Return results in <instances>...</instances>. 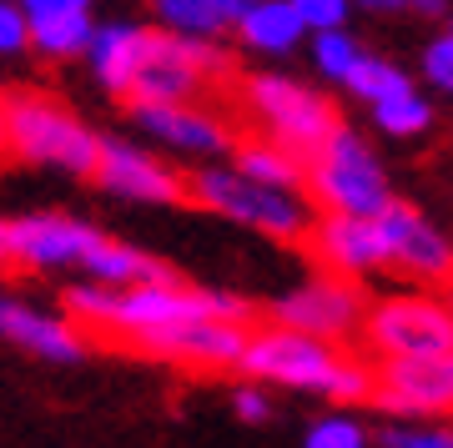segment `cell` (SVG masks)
Instances as JSON below:
<instances>
[{
	"label": "cell",
	"instance_id": "1",
	"mask_svg": "<svg viewBox=\"0 0 453 448\" xmlns=\"http://www.w3.org/2000/svg\"><path fill=\"white\" fill-rule=\"evenodd\" d=\"M237 373H242L247 383H262V388L323 393L333 403H372V368L363 358H348L333 343H318V337L277 328V322L247 333Z\"/></svg>",
	"mask_w": 453,
	"mask_h": 448
},
{
	"label": "cell",
	"instance_id": "2",
	"mask_svg": "<svg viewBox=\"0 0 453 448\" xmlns=\"http://www.w3.org/2000/svg\"><path fill=\"white\" fill-rule=\"evenodd\" d=\"M5 112V157L46 166L61 176H91L96 172V151H101V131L76 116L71 106H61L56 97H11L0 101Z\"/></svg>",
	"mask_w": 453,
	"mask_h": 448
},
{
	"label": "cell",
	"instance_id": "3",
	"mask_svg": "<svg viewBox=\"0 0 453 448\" xmlns=\"http://www.w3.org/2000/svg\"><path fill=\"white\" fill-rule=\"evenodd\" d=\"M187 202H196L211 217H226V222L247 227V232H262L273 242H303L312 227L308 192L262 187V182L242 176L237 166H222V161H207V166H196L187 176Z\"/></svg>",
	"mask_w": 453,
	"mask_h": 448
},
{
	"label": "cell",
	"instance_id": "4",
	"mask_svg": "<svg viewBox=\"0 0 453 448\" xmlns=\"http://www.w3.org/2000/svg\"><path fill=\"white\" fill-rule=\"evenodd\" d=\"M303 192H312V207L333 212V217H378L393 202L388 172L353 127H338L318 151L308 157Z\"/></svg>",
	"mask_w": 453,
	"mask_h": 448
},
{
	"label": "cell",
	"instance_id": "5",
	"mask_svg": "<svg viewBox=\"0 0 453 448\" xmlns=\"http://www.w3.org/2000/svg\"><path fill=\"white\" fill-rule=\"evenodd\" d=\"M192 318L247 322L252 318V303L237 297V292H222V288H192L181 277L136 282V288H116L106 337H127L131 348H136L142 337L162 333V328H177V322H192Z\"/></svg>",
	"mask_w": 453,
	"mask_h": 448
},
{
	"label": "cell",
	"instance_id": "6",
	"mask_svg": "<svg viewBox=\"0 0 453 448\" xmlns=\"http://www.w3.org/2000/svg\"><path fill=\"white\" fill-rule=\"evenodd\" d=\"M242 101H247V112L257 116V127L267 131V142L288 146L292 157H303V161L342 127L338 112H333V101H327L323 91H312V86L282 76V71H257V76H247Z\"/></svg>",
	"mask_w": 453,
	"mask_h": 448
},
{
	"label": "cell",
	"instance_id": "7",
	"mask_svg": "<svg viewBox=\"0 0 453 448\" xmlns=\"http://www.w3.org/2000/svg\"><path fill=\"white\" fill-rule=\"evenodd\" d=\"M363 343L378 352V363L388 358H443L453 352V307L423 292H398L378 297L363 313Z\"/></svg>",
	"mask_w": 453,
	"mask_h": 448
},
{
	"label": "cell",
	"instance_id": "8",
	"mask_svg": "<svg viewBox=\"0 0 453 448\" xmlns=\"http://www.w3.org/2000/svg\"><path fill=\"white\" fill-rule=\"evenodd\" d=\"M226 50L217 41H187V35H166L151 31L146 61L131 81L127 101L136 106H166V101H196V91L207 81L226 76Z\"/></svg>",
	"mask_w": 453,
	"mask_h": 448
},
{
	"label": "cell",
	"instance_id": "9",
	"mask_svg": "<svg viewBox=\"0 0 453 448\" xmlns=\"http://www.w3.org/2000/svg\"><path fill=\"white\" fill-rule=\"evenodd\" d=\"M267 313H273L277 328H292V333H308V337H318V343L342 348V343H353V337L363 333L368 297H363V288L348 282V277L318 273V277H308V282L288 288L282 297H273Z\"/></svg>",
	"mask_w": 453,
	"mask_h": 448
},
{
	"label": "cell",
	"instance_id": "10",
	"mask_svg": "<svg viewBox=\"0 0 453 448\" xmlns=\"http://www.w3.org/2000/svg\"><path fill=\"white\" fill-rule=\"evenodd\" d=\"M106 197L116 202H136V207H177L187 202V176L151 146L127 142V136H101L96 172H91Z\"/></svg>",
	"mask_w": 453,
	"mask_h": 448
},
{
	"label": "cell",
	"instance_id": "11",
	"mask_svg": "<svg viewBox=\"0 0 453 448\" xmlns=\"http://www.w3.org/2000/svg\"><path fill=\"white\" fill-rule=\"evenodd\" d=\"M372 403L383 413L418 423L453 413V352L443 358H388L372 368Z\"/></svg>",
	"mask_w": 453,
	"mask_h": 448
},
{
	"label": "cell",
	"instance_id": "12",
	"mask_svg": "<svg viewBox=\"0 0 453 448\" xmlns=\"http://www.w3.org/2000/svg\"><path fill=\"white\" fill-rule=\"evenodd\" d=\"M378 232H383V247H388V267L408 273L413 282H453V242L438 222H428L413 202H398L393 197L388 207L378 212Z\"/></svg>",
	"mask_w": 453,
	"mask_h": 448
},
{
	"label": "cell",
	"instance_id": "13",
	"mask_svg": "<svg viewBox=\"0 0 453 448\" xmlns=\"http://www.w3.org/2000/svg\"><path fill=\"white\" fill-rule=\"evenodd\" d=\"M5 232H11V262L26 273H81V257L101 237V227L65 212H31L5 222Z\"/></svg>",
	"mask_w": 453,
	"mask_h": 448
},
{
	"label": "cell",
	"instance_id": "14",
	"mask_svg": "<svg viewBox=\"0 0 453 448\" xmlns=\"http://www.w3.org/2000/svg\"><path fill=\"white\" fill-rule=\"evenodd\" d=\"M131 121L146 142H157L162 151H177L187 161H217L222 151H232V127L217 112L196 106V101H166V106H136L131 101Z\"/></svg>",
	"mask_w": 453,
	"mask_h": 448
},
{
	"label": "cell",
	"instance_id": "15",
	"mask_svg": "<svg viewBox=\"0 0 453 448\" xmlns=\"http://www.w3.org/2000/svg\"><path fill=\"white\" fill-rule=\"evenodd\" d=\"M247 322H222V318H192L177 322V328H162V333L142 337L136 348L146 358H162V363H177V368H196V373H222L237 368V358L247 348Z\"/></svg>",
	"mask_w": 453,
	"mask_h": 448
},
{
	"label": "cell",
	"instance_id": "16",
	"mask_svg": "<svg viewBox=\"0 0 453 448\" xmlns=\"http://www.w3.org/2000/svg\"><path fill=\"white\" fill-rule=\"evenodd\" d=\"M312 257L323 262V273L333 277H372V273H388V247H383V232H378V217H312L308 237Z\"/></svg>",
	"mask_w": 453,
	"mask_h": 448
},
{
	"label": "cell",
	"instance_id": "17",
	"mask_svg": "<svg viewBox=\"0 0 453 448\" xmlns=\"http://www.w3.org/2000/svg\"><path fill=\"white\" fill-rule=\"evenodd\" d=\"M0 337L16 343L20 352H31V358H41V363H81L86 358V333L65 313L16 303V297L0 303Z\"/></svg>",
	"mask_w": 453,
	"mask_h": 448
},
{
	"label": "cell",
	"instance_id": "18",
	"mask_svg": "<svg viewBox=\"0 0 453 448\" xmlns=\"http://www.w3.org/2000/svg\"><path fill=\"white\" fill-rule=\"evenodd\" d=\"M146 46H151V26H136V20H101L91 31V46H86V66L91 76L111 91V97H127L136 71L146 61Z\"/></svg>",
	"mask_w": 453,
	"mask_h": 448
},
{
	"label": "cell",
	"instance_id": "19",
	"mask_svg": "<svg viewBox=\"0 0 453 448\" xmlns=\"http://www.w3.org/2000/svg\"><path fill=\"white\" fill-rule=\"evenodd\" d=\"M81 277L86 282H101V288H136V282H166L177 277L166 262H157L151 252L131 247V242H116L101 232L96 247L81 257Z\"/></svg>",
	"mask_w": 453,
	"mask_h": 448
},
{
	"label": "cell",
	"instance_id": "20",
	"mask_svg": "<svg viewBox=\"0 0 453 448\" xmlns=\"http://www.w3.org/2000/svg\"><path fill=\"white\" fill-rule=\"evenodd\" d=\"M237 35L252 56H267V61H282L308 41V26L297 20L288 0H252V11L237 16Z\"/></svg>",
	"mask_w": 453,
	"mask_h": 448
},
{
	"label": "cell",
	"instance_id": "21",
	"mask_svg": "<svg viewBox=\"0 0 453 448\" xmlns=\"http://www.w3.org/2000/svg\"><path fill=\"white\" fill-rule=\"evenodd\" d=\"M232 166L252 182H262V187H277V192H303V176H308V161L292 157L288 146L267 142V136L232 146Z\"/></svg>",
	"mask_w": 453,
	"mask_h": 448
},
{
	"label": "cell",
	"instance_id": "22",
	"mask_svg": "<svg viewBox=\"0 0 453 448\" xmlns=\"http://www.w3.org/2000/svg\"><path fill=\"white\" fill-rule=\"evenodd\" d=\"M91 31H96L91 11L31 20V50L46 56V61H76V56H86V46H91Z\"/></svg>",
	"mask_w": 453,
	"mask_h": 448
},
{
	"label": "cell",
	"instance_id": "23",
	"mask_svg": "<svg viewBox=\"0 0 453 448\" xmlns=\"http://www.w3.org/2000/svg\"><path fill=\"white\" fill-rule=\"evenodd\" d=\"M157 31L166 35H187V41H217L226 31L222 16L207 11V0H151Z\"/></svg>",
	"mask_w": 453,
	"mask_h": 448
},
{
	"label": "cell",
	"instance_id": "24",
	"mask_svg": "<svg viewBox=\"0 0 453 448\" xmlns=\"http://www.w3.org/2000/svg\"><path fill=\"white\" fill-rule=\"evenodd\" d=\"M342 86H348L363 106H378V101L398 97V91H413V81H408L403 66L383 61V56H372V50H363V61L353 66V76L342 81Z\"/></svg>",
	"mask_w": 453,
	"mask_h": 448
},
{
	"label": "cell",
	"instance_id": "25",
	"mask_svg": "<svg viewBox=\"0 0 453 448\" xmlns=\"http://www.w3.org/2000/svg\"><path fill=\"white\" fill-rule=\"evenodd\" d=\"M372 127L383 131V136L408 142V136H423V131L434 127V106H428L423 91H398V97L372 106Z\"/></svg>",
	"mask_w": 453,
	"mask_h": 448
},
{
	"label": "cell",
	"instance_id": "26",
	"mask_svg": "<svg viewBox=\"0 0 453 448\" xmlns=\"http://www.w3.org/2000/svg\"><path fill=\"white\" fill-rule=\"evenodd\" d=\"M312 66H318V76L323 81H348L353 76V66L363 61V46H357V35L342 26V31H312Z\"/></svg>",
	"mask_w": 453,
	"mask_h": 448
},
{
	"label": "cell",
	"instance_id": "27",
	"mask_svg": "<svg viewBox=\"0 0 453 448\" xmlns=\"http://www.w3.org/2000/svg\"><path fill=\"white\" fill-rule=\"evenodd\" d=\"M368 429L357 423L353 413H327V418H312L308 433H303V448H368Z\"/></svg>",
	"mask_w": 453,
	"mask_h": 448
},
{
	"label": "cell",
	"instance_id": "28",
	"mask_svg": "<svg viewBox=\"0 0 453 448\" xmlns=\"http://www.w3.org/2000/svg\"><path fill=\"white\" fill-rule=\"evenodd\" d=\"M288 5L308 26V35L312 31H342L348 16H353V0H288Z\"/></svg>",
	"mask_w": 453,
	"mask_h": 448
},
{
	"label": "cell",
	"instance_id": "29",
	"mask_svg": "<svg viewBox=\"0 0 453 448\" xmlns=\"http://www.w3.org/2000/svg\"><path fill=\"white\" fill-rule=\"evenodd\" d=\"M383 448H453V429H428V423H388L378 433Z\"/></svg>",
	"mask_w": 453,
	"mask_h": 448
},
{
	"label": "cell",
	"instance_id": "30",
	"mask_svg": "<svg viewBox=\"0 0 453 448\" xmlns=\"http://www.w3.org/2000/svg\"><path fill=\"white\" fill-rule=\"evenodd\" d=\"M26 50H31V20L16 0H0V61L26 56Z\"/></svg>",
	"mask_w": 453,
	"mask_h": 448
},
{
	"label": "cell",
	"instance_id": "31",
	"mask_svg": "<svg viewBox=\"0 0 453 448\" xmlns=\"http://www.w3.org/2000/svg\"><path fill=\"white\" fill-rule=\"evenodd\" d=\"M423 76H428V86L434 91H443V97H453V35H434L428 46H423Z\"/></svg>",
	"mask_w": 453,
	"mask_h": 448
},
{
	"label": "cell",
	"instance_id": "32",
	"mask_svg": "<svg viewBox=\"0 0 453 448\" xmlns=\"http://www.w3.org/2000/svg\"><path fill=\"white\" fill-rule=\"evenodd\" d=\"M232 413L242 418V423H267V418H273V393H267V388L262 383H237L232 388Z\"/></svg>",
	"mask_w": 453,
	"mask_h": 448
},
{
	"label": "cell",
	"instance_id": "33",
	"mask_svg": "<svg viewBox=\"0 0 453 448\" xmlns=\"http://www.w3.org/2000/svg\"><path fill=\"white\" fill-rule=\"evenodd\" d=\"M26 20H46V16H71V11H91V0H16Z\"/></svg>",
	"mask_w": 453,
	"mask_h": 448
},
{
	"label": "cell",
	"instance_id": "34",
	"mask_svg": "<svg viewBox=\"0 0 453 448\" xmlns=\"http://www.w3.org/2000/svg\"><path fill=\"white\" fill-rule=\"evenodd\" d=\"M207 11H217V16H222V26H237V16H242V11H252V0H207Z\"/></svg>",
	"mask_w": 453,
	"mask_h": 448
},
{
	"label": "cell",
	"instance_id": "35",
	"mask_svg": "<svg viewBox=\"0 0 453 448\" xmlns=\"http://www.w3.org/2000/svg\"><path fill=\"white\" fill-rule=\"evenodd\" d=\"M403 11H413V16H449V0H403Z\"/></svg>",
	"mask_w": 453,
	"mask_h": 448
},
{
	"label": "cell",
	"instance_id": "36",
	"mask_svg": "<svg viewBox=\"0 0 453 448\" xmlns=\"http://www.w3.org/2000/svg\"><path fill=\"white\" fill-rule=\"evenodd\" d=\"M363 11H378V16H393V11H403V0H353Z\"/></svg>",
	"mask_w": 453,
	"mask_h": 448
},
{
	"label": "cell",
	"instance_id": "37",
	"mask_svg": "<svg viewBox=\"0 0 453 448\" xmlns=\"http://www.w3.org/2000/svg\"><path fill=\"white\" fill-rule=\"evenodd\" d=\"M0 267H11V232H5V222H0Z\"/></svg>",
	"mask_w": 453,
	"mask_h": 448
},
{
	"label": "cell",
	"instance_id": "38",
	"mask_svg": "<svg viewBox=\"0 0 453 448\" xmlns=\"http://www.w3.org/2000/svg\"><path fill=\"white\" fill-rule=\"evenodd\" d=\"M0 157H5V112H0Z\"/></svg>",
	"mask_w": 453,
	"mask_h": 448
},
{
	"label": "cell",
	"instance_id": "39",
	"mask_svg": "<svg viewBox=\"0 0 453 448\" xmlns=\"http://www.w3.org/2000/svg\"><path fill=\"white\" fill-rule=\"evenodd\" d=\"M449 35H453V20H449Z\"/></svg>",
	"mask_w": 453,
	"mask_h": 448
},
{
	"label": "cell",
	"instance_id": "40",
	"mask_svg": "<svg viewBox=\"0 0 453 448\" xmlns=\"http://www.w3.org/2000/svg\"><path fill=\"white\" fill-rule=\"evenodd\" d=\"M449 288H453V282H449ZM449 307H453V303H449Z\"/></svg>",
	"mask_w": 453,
	"mask_h": 448
},
{
	"label": "cell",
	"instance_id": "41",
	"mask_svg": "<svg viewBox=\"0 0 453 448\" xmlns=\"http://www.w3.org/2000/svg\"><path fill=\"white\" fill-rule=\"evenodd\" d=\"M0 303H5V297H0Z\"/></svg>",
	"mask_w": 453,
	"mask_h": 448
}]
</instances>
